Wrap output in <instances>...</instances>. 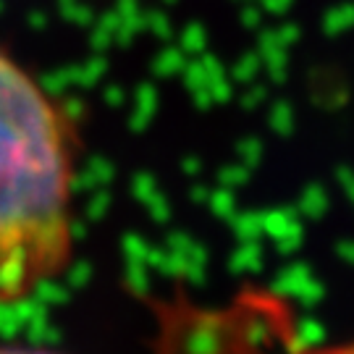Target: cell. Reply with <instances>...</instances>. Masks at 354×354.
Here are the masks:
<instances>
[{
	"label": "cell",
	"mask_w": 354,
	"mask_h": 354,
	"mask_svg": "<svg viewBox=\"0 0 354 354\" xmlns=\"http://www.w3.org/2000/svg\"><path fill=\"white\" fill-rule=\"evenodd\" d=\"M79 155L68 108L0 45V307L71 266Z\"/></svg>",
	"instance_id": "obj_1"
},
{
	"label": "cell",
	"mask_w": 354,
	"mask_h": 354,
	"mask_svg": "<svg viewBox=\"0 0 354 354\" xmlns=\"http://www.w3.org/2000/svg\"><path fill=\"white\" fill-rule=\"evenodd\" d=\"M0 354H64L61 349H53L45 344H21V342H6L0 344Z\"/></svg>",
	"instance_id": "obj_2"
},
{
	"label": "cell",
	"mask_w": 354,
	"mask_h": 354,
	"mask_svg": "<svg viewBox=\"0 0 354 354\" xmlns=\"http://www.w3.org/2000/svg\"><path fill=\"white\" fill-rule=\"evenodd\" d=\"M302 354H354V339L352 342L326 344V346H310Z\"/></svg>",
	"instance_id": "obj_3"
}]
</instances>
